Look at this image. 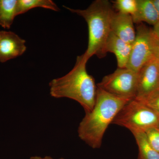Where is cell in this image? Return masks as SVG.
<instances>
[{
    "instance_id": "cell-10",
    "label": "cell",
    "mask_w": 159,
    "mask_h": 159,
    "mask_svg": "<svg viewBox=\"0 0 159 159\" xmlns=\"http://www.w3.org/2000/svg\"><path fill=\"white\" fill-rule=\"evenodd\" d=\"M131 49L132 45L120 39L111 31L106 45V51L107 53L111 52L115 54L118 68L126 67Z\"/></svg>"
},
{
    "instance_id": "cell-2",
    "label": "cell",
    "mask_w": 159,
    "mask_h": 159,
    "mask_svg": "<svg viewBox=\"0 0 159 159\" xmlns=\"http://www.w3.org/2000/svg\"><path fill=\"white\" fill-rule=\"evenodd\" d=\"M88 61L83 54L77 56L76 64L70 72L49 83L51 97L73 99L79 102L85 113L93 108L97 88L93 77L86 70Z\"/></svg>"
},
{
    "instance_id": "cell-19",
    "label": "cell",
    "mask_w": 159,
    "mask_h": 159,
    "mask_svg": "<svg viewBox=\"0 0 159 159\" xmlns=\"http://www.w3.org/2000/svg\"><path fill=\"white\" fill-rule=\"evenodd\" d=\"M153 56H154L159 61V42L154 41Z\"/></svg>"
},
{
    "instance_id": "cell-20",
    "label": "cell",
    "mask_w": 159,
    "mask_h": 159,
    "mask_svg": "<svg viewBox=\"0 0 159 159\" xmlns=\"http://www.w3.org/2000/svg\"><path fill=\"white\" fill-rule=\"evenodd\" d=\"M152 2L156 9L159 17V0H152Z\"/></svg>"
},
{
    "instance_id": "cell-22",
    "label": "cell",
    "mask_w": 159,
    "mask_h": 159,
    "mask_svg": "<svg viewBox=\"0 0 159 159\" xmlns=\"http://www.w3.org/2000/svg\"><path fill=\"white\" fill-rule=\"evenodd\" d=\"M157 128H158L159 129V122Z\"/></svg>"
},
{
    "instance_id": "cell-3",
    "label": "cell",
    "mask_w": 159,
    "mask_h": 159,
    "mask_svg": "<svg viewBox=\"0 0 159 159\" xmlns=\"http://www.w3.org/2000/svg\"><path fill=\"white\" fill-rule=\"evenodd\" d=\"M64 7L82 16L87 24L88 45L83 54L86 59L89 60L93 55H97L99 58L105 57L107 54L106 45L111 32V19L114 12L110 2L107 0H97L85 9Z\"/></svg>"
},
{
    "instance_id": "cell-14",
    "label": "cell",
    "mask_w": 159,
    "mask_h": 159,
    "mask_svg": "<svg viewBox=\"0 0 159 159\" xmlns=\"http://www.w3.org/2000/svg\"><path fill=\"white\" fill-rule=\"evenodd\" d=\"M43 8L54 11H59V8L51 0H18L16 4V15L26 13L35 8Z\"/></svg>"
},
{
    "instance_id": "cell-5",
    "label": "cell",
    "mask_w": 159,
    "mask_h": 159,
    "mask_svg": "<svg viewBox=\"0 0 159 159\" xmlns=\"http://www.w3.org/2000/svg\"><path fill=\"white\" fill-rule=\"evenodd\" d=\"M138 77V72L127 68H118L103 77L97 87L117 97L132 99L136 95Z\"/></svg>"
},
{
    "instance_id": "cell-8",
    "label": "cell",
    "mask_w": 159,
    "mask_h": 159,
    "mask_svg": "<svg viewBox=\"0 0 159 159\" xmlns=\"http://www.w3.org/2000/svg\"><path fill=\"white\" fill-rule=\"evenodd\" d=\"M25 40L10 31H0V62H5L25 52Z\"/></svg>"
},
{
    "instance_id": "cell-7",
    "label": "cell",
    "mask_w": 159,
    "mask_h": 159,
    "mask_svg": "<svg viewBox=\"0 0 159 159\" xmlns=\"http://www.w3.org/2000/svg\"><path fill=\"white\" fill-rule=\"evenodd\" d=\"M159 88V61L153 56L138 73L136 99L145 97Z\"/></svg>"
},
{
    "instance_id": "cell-13",
    "label": "cell",
    "mask_w": 159,
    "mask_h": 159,
    "mask_svg": "<svg viewBox=\"0 0 159 159\" xmlns=\"http://www.w3.org/2000/svg\"><path fill=\"white\" fill-rule=\"evenodd\" d=\"M17 0H0V25L9 29L16 15Z\"/></svg>"
},
{
    "instance_id": "cell-16",
    "label": "cell",
    "mask_w": 159,
    "mask_h": 159,
    "mask_svg": "<svg viewBox=\"0 0 159 159\" xmlns=\"http://www.w3.org/2000/svg\"><path fill=\"white\" fill-rule=\"evenodd\" d=\"M136 99L159 114V88L145 97Z\"/></svg>"
},
{
    "instance_id": "cell-1",
    "label": "cell",
    "mask_w": 159,
    "mask_h": 159,
    "mask_svg": "<svg viewBox=\"0 0 159 159\" xmlns=\"http://www.w3.org/2000/svg\"><path fill=\"white\" fill-rule=\"evenodd\" d=\"M131 99L117 97L97 87L93 108L89 112L85 113L80 123L78 136L91 148H100L109 125Z\"/></svg>"
},
{
    "instance_id": "cell-21",
    "label": "cell",
    "mask_w": 159,
    "mask_h": 159,
    "mask_svg": "<svg viewBox=\"0 0 159 159\" xmlns=\"http://www.w3.org/2000/svg\"><path fill=\"white\" fill-rule=\"evenodd\" d=\"M30 159H54L52 158L51 157L46 156L44 157H40L39 156H34L31 157ZM58 159H64L63 158H60Z\"/></svg>"
},
{
    "instance_id": "cell-6",
    "label": "cell",
    "mask_w": 159,
    "mask_h": 159,
    "mask_svg": "<svg viewBox=\"0 0 159 159\" xmlns=\"http://www.w3.org/2000/svg\"><path fill=\"white\" fill-rule=\"evenodd\" d=\"M135 39L126 68L139 73L153 56L154 42L152 30L141 24L137 27Z\"/></svg>"
},
{
    "instance_id": "cell-17",
    "label": "cell",
    "mask_w": 159,
    "mask_h": 159,
    "mask_svg": "<svg viewBox=\"0 0 159 159\" xmlns=\"http://www.w3.org/2000/svg\"><path fill=\"white\" fill-rule=\"evenodd\" d=\"M147 141L151 147L159 153V129L152 127L145 131Z\"/></svg>"
},
{
    "instance_id": "cell-12",
    "label": "cell",
    "mask_w": 159,
    "mask_h": 159,
    "mask_svg": "<svg viewBox=\"0 0 159 159\" xmlns=\"http://www.w3.org/2000/svg\"><path fill=\"white\" fill-rule=\"evenodd\" d=\"M139 150L138 157L141 159H159V153L154 150L148 143L145 132L135 130L131 131Z\"/></svg>"
},
{
    "instance_id": "cell-11",
    "label": "cell",
    "mask_w": 159,
    "mask_h": 159,
    "mask_svg": "<svg viewBox=\"0 0 159 159\" xmlns=\"http://www.w3.org/2000/svg\"><path fill=\"white\" fill-rule=\"evenodd\" d=\"M132 17L136 24L145 22L154 26L159 21L158 14L152 0H138L136 12Z\"/></svg>"
},
{
    "instance_id": "cell-23",
    "label": "cell",
    "mask_w": 159,
    "mask_h": 159,
    "mask_svg": "<svg viewBox=\"0 0 159 159\" xmlns=\"http://www.w3.org/2000/svg\"><path fill=\"white\" fill-rule=\"evenodd\" d=\"M138 159H141L139 158V157H138Z\"/></svg>"
},
{
    "instance_id": "cell-18",
    "label": "cell",
    "mask_w": 159,
    "mask_h": 159,
    "mask_svg": "<svg viewBox=\"0 0 159 159\" xmlns=\"http://www.w3.org/2000/svg\"><path fill=\"white\" fill-rule=\"evenodd\" d=\"M152 34L154 41L159 42V21L154 26L153 29L152 30Z\"/></svg>"
},
{
    "instance_id": "cell-4",
    "label": "cell",
    "mask_w": 159,
    "mask_h": 159,
    "mask_svg": "<svg viewBox=\"0 0 159 159\" xmlns=\"http://www.w3.org/2000/svg\"><path fill=\"white\" fill-rule=\"evenodd\" d=\"M159 122V114L134 98L122 107L112 124L125 127L130 132L145 131L157 127Z\"/></svg>"
},
{
    "instance_id": "cell-9",
    "label": "cell",
    "mask_w": 159,
    "mask_h": 159,
    "mask_svg": "<svg viewBox=\"0 0 159 159\" xmlns=\"http://www.w3.org/2000/svg\"><path fill=\"white\" fill-rule=\"evenodd\" d=\"M134 23L131 16L114 11L111 19V31L120 39L132 45L136 34Z\"/></svg>"
},
{
    "instance_id": "cell-15",
    "label": "cell",
    "mask_w": 159,
    "mask_h": 159,
    "mask_svg": "<svg viewBox=\"0 0 159 159\" xmlns=\"http://www.w3.org/2000/svg\"><path fill=\"white\" fill-rule=\"evenodd\" d=\"M112 2L118 12L129 15L131 16L136 12L138 0H116L112 1Z\"/></svg>"
}]
</instances>
